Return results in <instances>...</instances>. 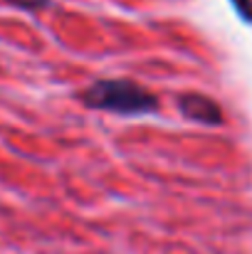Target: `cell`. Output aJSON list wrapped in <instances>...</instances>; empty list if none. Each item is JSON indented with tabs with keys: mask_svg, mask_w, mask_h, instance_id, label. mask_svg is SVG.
Wrapping results in <instances>:
<instances>
[{
	"mask_svg": "<svg viewBox=\"0 0 252 254\" xmlns=\"http://www.w3.org/2000/svg\"><path fill=\"white\" fill-rule=\"evenodd\" d=\"M82 101L89 109L111 111L119 116H144L159 109V99L151 91L126 79H101L84 91Z\"/></svg>",
	"mask_w": 252,
	"mask_h": 254,
	"instance_id": "1",
	"label": "cell"
},
{
	"mask_svg": "<svg viewBox=\"0 0 252 254\" xmlns=\"http://www.w3.org/2000/svg\"><path fill=\"white\" fill-rule=\"evenodd\" d=\"M180 111L188 119H195V121H203V124H218L220 121L218 104H213L210 99H205L200 94H185V96H180Z\"/></svg>",
	"mask_w": 252,
	"mask_h": 254,
	"instance_id": "2",
	"label": "cell"
},
{
	"mask_svg": "<svg viewBox=\"0 0 252 254\" xmlns=\"http://www.w3.org/2000/svg\"><path fill=\"white\" fill-rule=\"evenodd\" d=\"M7 2L15 7H25V10H37V7L47 5V0H7Z\"/></svg>",
	"mask_w": 252,
	"mask_h": 254,
	"instance_id": "3",
	"label": "cell"
}]
</instances>
